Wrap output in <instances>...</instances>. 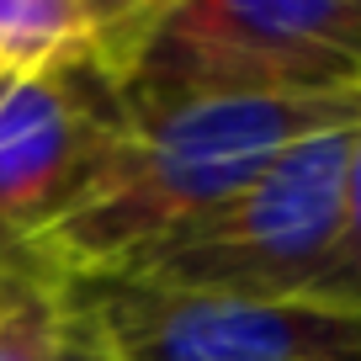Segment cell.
<instances>
[{
  "label": "cell",
  "mask_w": 361,
  "mask_h": 361,
  "mask_svg": "<svg viewBox=\"0 0 361 361\" xmlns=\"http://www.w3.org/2000/svg\"><path fill=\"white\" fill-rule=\"evenodd\" d=\"M48 361H123V350L106 340L96 314L69 287H64V324H59V340H54V356Z\"/></svg>",
  "instance_id": "obj_9"
},
{
  "label": "cell",
  "mask_w": 361,
  "mask_h": 361,
  "mask_svg": "<svg viewBox=\"0 0 361 361\" xmlns=\"http://www.w3.org/2000/svg\"><path fill=\"white\" fill-rule=\"evenodd\" d=\"M345 159L350 123L293 144L234 202L128 266V276L234 298H314L340 239Z\"/></svg>",
  "instance_id": "obj_3"
},
{
  "label": "cell",
  "mask_w": 361,
  "mask_h": 361,
  "mask_svg": "<svg viewBox=\"0 0 361 361\" xmlns=\"http://www.w3.org/2000/svg\"><path fill=\"white\" fill-rule=\"evenodd\" d=\"M90 11V22H96V32L102 27H112V22H123V16H133L138 6H149V0H80Z\"/></svg>",
  "instance_id": "obj_11"
},
{
  "label": "cell",
  "mask_w": 361,
  "mask_h": 361,
  "mask_svg": "<svg viewBox=\"0 0 361 361\" xmlns=\"http://www.w3.org/2000/svg\"><path fill=\"white\" fill-rule=\"evenodd\" d=\"M64 287L123 361H361V314L319 298L192 293L128 271Z\"/></svg>",
  "instance_id": "obj_4"
},
{
  "label": "cell",
  "mask_w": 361,
  "mask_h": 361,
  "mask_svg": "<svg viewBox=\"0 0 361 361\" xmlns=\"http://www.w3.org/2000/svg\"><path fill=\"white\" fill-rule=\"evenodd\" d=\"M319 303L356 308L361 314V112L350 123V159H345V202H340V239L319 282Z\"/></svg>",
  "instance_id": "obj_8"
},
{
  "label": "cell",
  "mask_w": 361,
  "mask_h": 361,
  "mask_svg": "<svg viewBox=\"0 0 361 361\" xmlns=\"http://www.w3.org/2000/svg\"><path fill=\"white\" fill-rule=\"evenodd\" d=\"M96 22L80 0H0V80L90 54Z\"/></svg>",
  "instance_id": "obj_6"
},
{
  "label": "cell",
  "mask_w": 361,
  "mask_h": 361,
  "mask_svg": "<svg viewBox=\"0 0 361 361\" xmlns=\"http://www.w3.org/2000/svg\"><path fill=\"white\" fill-rule=\"evenodd\" d=\"M59 324H64V282L48 271H32L0 303V361H48Z\"/></svg>",
  "instance_id": "obj_7"
},
{
  "label": "cell",
  "mask_w": 361,
  "mask_h": 361,
  "mask_svg": "<svg viewBox=\"0 0 361 361\" xmlns=\"http://www.w3.org/2000/svg\"><path fill=\"white\" fill-rule=\"evenodd\" d=\"M123 96L96 54L0 80V239L27 250L54 228L128 138Z\"/></svg>",
  "instance_id": "obj_5"
},
{
  "label": "cell",
  "mask_w": 361,
  "mask_h": 361,
  "mask_svg": "<svg viewBox=\"0 0 361 361\" xmlns=\"http://www.w3.org/2000/svg\"><path fill=\"white\" fill-rule=\"evenodd\" d=\"M32 271H43V266H37V260L27 255V250H11L6 239H0V303H6V298H11L16 287H22L27 276H32Z\"/></svg>",
  "instance_id": "obj_10"
},
{
  "label": "cell",
  "mask_w": 361,
  "mask_h": 361,
  "mask_svg": "<svg viewBox=\"0 0 361 361\" xmlns=\"http://www.w3.org/2000/svg\"><path fill=\"white\" fill-rule=\"evenodd\" d=\"M90 54L128 117L207 96H340L361 90V0H149Z\"/></svg>",
  "instance_id": "obj_2"
},
{
  "label": "cell",
  "mask_w": 361,
  "mask_h": 361,
  "mask_svg": "<svg viewBox=\"0 0 361 361\" xmlns=\"http://www.w3.org/2000/svg\"><path fill=\"white\" fill-rule=\"evenodd\" d=\"M361 112V90L340 96H207L133 117L117 154L85 186L54 228L27 245V255L59 276L128 271L207 213L234 202L255 176H266L293 144L345 128Z\"/></svg>",
  "instance_id": "obj_1"
}]
</instances>
